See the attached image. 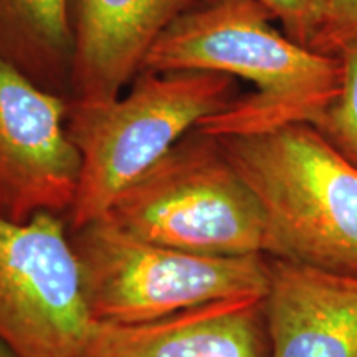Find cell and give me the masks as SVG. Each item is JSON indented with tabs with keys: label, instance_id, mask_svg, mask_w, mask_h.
<instances>
[{
	"label": "cell",
	"instance_id": "5",
	"mask_svg": "<svg viewBox=\"0 0 357 357\" xmlns=\"http://www.w3.org/2000/svg\"><path fill=\"white\" fill-rule=\"evenodd\" d=\"M93 323L142 324L227 298L266 294L268 255H197L124 231L106 218L70 230Z\"/></svg>",
	"mask_w": 357,
	"mask_h": 357
},
{
	"label": "cell",
	"instance_id": "12",
	"mask_svg": "<svg viewBox=\"0 0 357 357\" xmlns=\"http://www.w3.org/2000/svg\"><path fill=\"white\" fill-rule=\"evenodd\" d=\"M336 55L342 63L341 91L312 128L357 167V35L347 40Z\"/></svg>",
	"mask_w": 357,
	"mask_h": 357
},
{
	"label": "cell",
	"instance_id": "10",
	"mask_svg": "<svg viewBox=\"0 0 357 357\" xmlns=\"http://www.w3.org/2000/svg\"><path fill=\"white\" fill-rule=\"evenodd\" d=\"M271 357H357V276L268 255Z\"/></svg>",
	"mask_w": 357,
	"mask_h": 357
},
{
	"label": "cell",
	"instance_id": "1",
	"mask_svg": "<svg viewBox=\"0 0 357 357\" xmlns=\"http://www.w3.org/2000/svg\"><path fill=\"white\" fill-rule=\"evenodd\" d=\"M273 20L258 0H199L159 38L144 70L215 71L252 83V91L199 124L212 136L314 126L341 91V58L301 47Z\"/></svg>",
	"mask_w": 357,
	"mask_h": 357
},
{
	"label": "cell",
	"instance_id": "8",
	"mask_svg": "<svg viewBox=\"0 0 357 357\" xmlns=\"http://www.w3.org/2000/svg\"><path fill=\"white\" fill-rule=\"evenodd\" d=\"M199 0H70V101L105 102L144 70L154 45Z\"/></svg>",
	"mask_w": 357,
	"mask_h": 357
},
{
	"label": "cell",
	"instance_id": "15",
	"mask_svg": "<svg viewBox=\"0 0 357 357\" xmlns=\"http://www.w3.org/2000/svg\"><path fill=\"white\" fill-rule=\"evenodd\" d=\"M0 357H15V356H13V354H12V352L7 349V347H6V346H3V344H2V342H0Z\"/></svg>",
	"mask_w": 357,
	"mask_h": 357
},
{
	"label": "cell",
	"instance_id": "2",
	"mask_svg": "<svg viewBox=\"0 0 357 357\" xmlns=\"http://www.w3.org/2000/svg\"><path fill=\"white\" fill-rule=\"evenodd\" d=\"M240 95L238 79L215 71L142 70L114 100L70 101L66 134L82 169L68 229L105 215L134 178Z\"/></svg>",
	"mask_w": 357,
	"mask_h": 357
},
{
	"label": "cell",
	"instance_id": "9",
	"mask_svg": "<svg viewBox=\"0 0 357 357\" xmlns=\"http://www.w3.org/2000/svg\"><path fill=\"white\" fill-rule=\"evenodd\" d=\"M84 357H271L265 294L204 303L142 324L91 321Z\"/></svg>",
	"mask_w": 357,
	"mask_h": 357
},
{
	"label": "cell",
	"instance_id": "4",
	"mask_svg": "<svg viewBox=\"0 0 357 357\" xmlns=\"http://www.w3.org/2000/svg\"><path fill=\"white\" fill-rule=\"evenodd\" d=\"M102 218L137 238L197 255H271L260 202L220 139L199 128L134 178Z\"/></svg>",
	"mask_w": 357,
	"mask_h": 357
},
{
	"label": "cell",
	"instance_id": "3",
	"mask_svg": "<svg viewBox=\"0 0 357 357\" xmlns=\"http://www.w3.org/2000/svg\"><path fill=\"white\" fill-rule=\"evenodd\" d=\"M218 139L261 205L270 257L357 276L354 164L311 124Z\"/></svg>",
	"mask_w": 357,
	"mask_h": 357
},
{
	"label": "cell",
	"instance_id": "14",
	"mask_svg": "<svg viewBox=\"0 0 357 357\" xmlns=\"http://www.w3.org/2000/svg\"><path fill=\"white\" fill-rule=\"evenodd\" d=\"M357 35V0H329L328 19L314 52L336 55L347 40Z\"/></svg>",
	"mask_w": 357,
	"mask_h": 357
},
{
	"label": "cell",
	"instance_id": "13",
	"mask_svg": "<svg viewBox=\"0 0 357 357\" xmlns=\"http://www.w3.org/2000/svg\"><path fill=\"white\" fill-rule=\"evenodd\" d=\"M280 22L281 30L300 43L314 50L328 19L329 0H258Z\"/></svg>",
	"mask_w": 357,
	"mask_h": 357
},
{
	"label": "cell",
	"instance_id": "6",
	"mask_svg": "<svg viewBox=\"0 0 357 357\" xmlns=\"http://www.w3.org/2000/svg\"><path fill=\"white\" fill-rule=\"evenodd\" d=\"M89 326L66 217H0V342L15 357H84Z\"/></svg>",
	"mask_w": 357,
	"mask_h": 357
},
{
	"label": "cell",
	"instance_id": "7",
	"mask_svg": "<svg viewBox=\"0 0 357 357\" xmlns=\"http://www.w3.org/2000/svg\"><path fill=\"white\" fill-rule=\"evenodd\" d=\"M68 106L0 61V217L70 213L82 160L66 134Z\"/></svg>",
	"mask_w": 357,
	"mask_h": 357
},
{
	"label": "cell",
	"instance_id": "11",
	"mask_svg": "<svg viewBox=\"0 0 357 357\" xmlns=\"http://www.w3.org/2000/svg\"><path fill=\"white\" fill-rule=\"evenodd\" d=\"M70 0H0V61L70 100Z\"/></svg>",
	"mask_w": 357,
	"mask_h": 357
}]
</instances>
